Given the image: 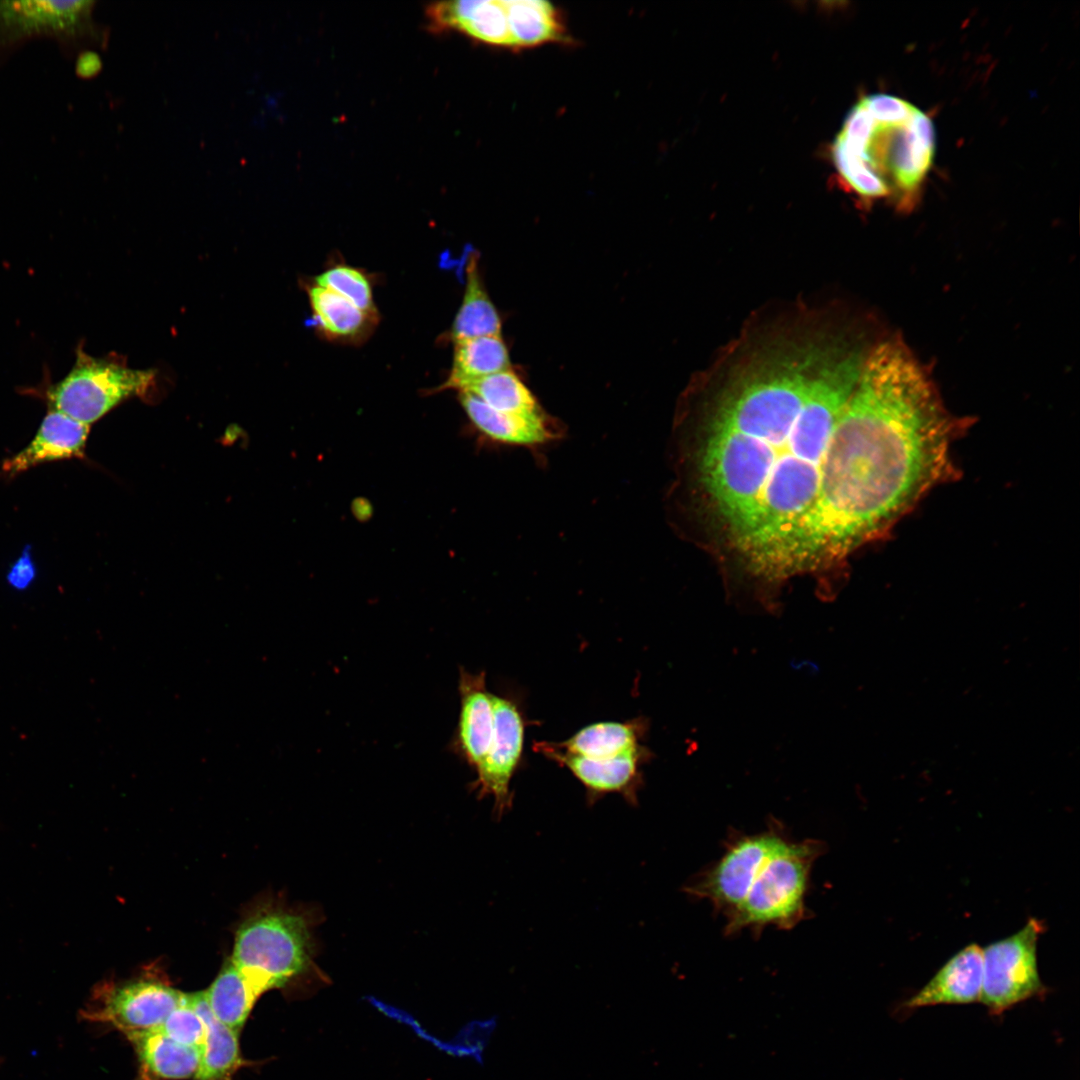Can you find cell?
Wrapping results in <instances>:
<instances>
[{"mask_svg":"<svg viewBox=\"0 0 1080 1080\" xmlns=\"http://www.w3.org/2000/svg\"><path fill=\"white\" fill-rule=\"evenodd\" d=\"M862 364L852 354L819 366L810 387L758 383L721 396L698 446L697 478L755 573L784 577Z\"/></svg>","mask_w":1080,"mask_h":1080,"instance_id":"obj_1","label":"cell"},{"mask_svg":"<svg viewBox=\"0 0 1080 1080\" xmlns=\"http://www.w3.org/2000/svg\"><path fill=\"white\" fill-rule=\"evenodd\" d=\"M954 428L907 347L891 340L875 348L838 421L817 502L790 551L791 571L841 559L944 480Z\"/></svg>","mask_w":1080,"mask_h":1080,"instance_id":"obj_2","label":"cell"},{"mask_svg":"<svg viewBox=\"0 0 1080 1080\" xmlns=\"http://www.w3.org/2000/svg\"><path fill=\"white\" fill-rule=\"evenodd\" d=\"M323 920L318 906L264 899L240 923L229 960L261 995L299 980L327 983L315 962V930Z\"/></svg>","mask_w":1080,"mask_h":1080,"instance_id":"obj_3","label":"cell"},{"mask_svg":"<svg viewBox=\"0 0 1080 1080\" xmlns=\"http://www.w3.org/2000/svg\"><path fill=\"white\" fill-rule=\"evenodd\" d=\"M871 115L864 141L848 148L849 155L877 183L883 197L893 196L910 206L926 177L935 153L930 118L911 103L886 94L861 100Z\"/></svg>","mask_w":1080,"mask_h":1080,"instance_id":"obj_4","label":"cell"},{"mask_svg":"<svg viewBox=\"0 0 1080 1080\" xmlns=\"http://www.w3.org/2000/svg\"><path fill=\"white\" fill-rule=\"evenodd\" d=\"M824 849L819 840L786 838L765 861L743 902L726 919V932H759L767 926L791 929L797 925L806 915L805 897L812 866Z\"/></svg>","mask_w":1080,"mask_h":1080,"instance_id":"obj_5","label":"cell"},{"mask_svg":"<svg viewBox=\"0 0 1080 1080\" xmlns=\"http://www.w3.org/2000/svg\"><path fill=\"white\" fill-rule=\"evenodd\" d=\"M70 372L47 392L49 409L91 425L119 403L147 394L156 371L133 369L115 355L96 358L80 347Z\"/></svg>","mask_w":1080,"mask_h":1080,"instance_id":"obj_6","label":"cell"},{"mask_svg":"<svg viewBox=\"0 0 1080 1080\" xmlns=\"http://www.w3.org/2000/svg\"><path fill=\"white\" fill-rule=\"evenodd\" d=\"M1044 921L1031 917L1016 933L982 948L983 976L980 1002L993 1016L1046 994L1041 980L1037 945Z\"/></svg>","mask_w":1080,"mask_h":1080,"instance_id":"obj_7","label":"cell"},{"mask_svg":"<svg viewBox=\"0 0 1080 1080\" xmlns=\"http://www.w3.org/2000/svg\"><path fill=\"white\" fill-rule=\"evenodd\" d=\"M785 839L776 828L735 838L717 862L685 887L686 892L709 901L727 919L743 902L765 861Z\"/></svg>","mask_w":1080,"mask_h":1080,"instance_id":"obj_8","label":"cell"},{"mask_svg":"<svg viewBox=\"0 0 1080 1080\" xmlns=\"http://www.w3.org/2000/svg\"><path fill=\"white\" fill-rule=\"evenodd\" d=\"M494 730L488 752L476 768V778L470 788L482 799L493 798V814L500 819L513 806L511 783L519 770L525 729L528 725L519 697L513 694H492Z\"/></svg>","mask_w":1080,"mask_h":1080,"instance_id":"obj_9","label":"cell"},{"mask_svg":"<svg viewBox=\"0 0 1080 1080\" xmlns=\"http://www.w3.org/2000/svg\"><path fill=\"white\" fill-rule=\"evenodd\" d=\"M184 992L152 977L98 988L80 1017L107 1023L123 1034L159 1028L180 1004Z\"/></svg>","mask_w":1080,"mask_h":1080,"instance_id":"obj_10","label":"cell"},{"mask_svg":"<svg viewBox=\"0 0 1080 1080\" xmlns=\"http://www.w3.org/2000/svg\"><path fill=\"white\" fill-rule=\"evenodd\" d=\"M94 5V1H0V48L41 35L104 44L106 32L92 20Z\"/></svg>","mask_w":1080,"mask_h":1080,"instance_id":"obj_11","label":"cell"},{"mask_svg":"<svg viewBox=\"0 0 1080 1080\" xmlns=\"http://www.w3.org/2000/svg\"><path fill=\"white\" fill-rule=\"evenodd\" d=\"M535 752L566 768L584 787L585 798L592 806L609 794H619L631 806H637L644 786L642 767L655 757L646 746L609 759H589L567 753L553 742L533 743Z\"/></svg>","mask_w":1080,"mask_h":1080,"instance_id":"obj_12","label":"cell"},{"mask_svg":"<svg viewBox=\"0 0 1080 1080\" xmlns=\"http://www.w3.org/2000/svg\"><path fill=\"white\" fill-rule=\"evenodd\" d=\"M458 691L460 713L451 750L474 770L486 756L493 736L494 713L484 671L461 667Z\"/></svg>","mask_w":1080,"mask_h":1080,"instance_id":"obj_13","label":"cell"},{"mask_svg":"<svg viewBox=\"0 0 1080 1080\" xmlns=\"http://www.w3.org/2000/svg\"><path fill=\"white\" fill-rule=\"evenodd\" d=\"M983 976L982 948L972 943L954 954L936 974L902 1005L913 1010L934 1005L980 1001Z\"/></svg>","mask_w":1080,"mask_h":1080,"instance_id":"obj_14","label":"cell"},{"mask_svg":"<svg viewBox=\"0 0 1080 1080\" xmlns=\"http://www.w3.org/2000/svg\"><path fill=\"white\" fill-rule=\"evenodd\" d=\"M90 426L49 409L30 443L2 463V472L15 476L37 465L84 456Z\"/></svg>","mask_w":1080,"mask_h":1080,"instance_id":"obj_15","label":"cell"},{"mask_svg":"<svg viewBox=\"0 0 1080 1080\" xmlns=\"http://www.w3.org/2000/svg\"><path fill=\"white\" fill-rule=\"evenodd\" d=\"M434 30L458 29L485 43L511 48L505 0L439 2L426 10Z\"/></svg>","mask_w":1080,"mask_h":1080,"instance_id":"obj_16","label":"cell"},{"mask_svg":"<svg viewBox=\"0 0 1080 1080\" xmlns=\"http://www.w3.org/2000/svg\"><path fill=\"white\" fill-rule=\"evenodd\" d=\"M459 400L472 424L494 442L535 447L544 445L557 436L555 425L545 412L533 416L505 414L490 408L465 391L459 393Z\"/></svg>","mask_w":1080,"mask_h":1080,"instance_id":"obj_17","label":"cell"},{"mask_svg":"<svg viewBox=\"0 0 1080 1080\" xmlns=\"http://www.w3.org/2000/svg\"><path fill=\"white\" fill-rule=\"evenodd\" d=\"M649 728V719L644 716L622 722H597L583 727L570 738L553 744L570 754L589 759H609L643 745Z\"/></svg>","mask_w":1080,"mask_h":1080,"instance_id":"obj_18","label":"cell"},{"mask_svg":"<svg viewBox=\"0 0 1080 1080\" xmlns=\"http://www.w3.org/2000/svg\"><path fill=\"white\" fill-rule=\"evenodd\" d=\"M133 1045L144 1075L154 1080H181L194 1077L201 1048L180 1044L159 1029L125 1034Z\"/></svg>","mask_w":1080,"mask_h":1080,"instance_id":"obj_19","label":"cell"},{"mask_svg":"<svg viewBox=\"0 0 1080 1080\" xmlns=\"http://www.w3.org/2000/svg\"><path fill=\"white\" fill-rule=\"evenodd\" d=\"M189 1000L202 1017L206 1034L194 1080H232L242 1064L239 1033L215 1018L205 991L188 993Z\"/></svg>","mask_w":1080,"mask_h":1080,"instance_id":"obj_20","label":"cell"},{"mask_svg":"<svg viewBox=\"0 0 1080 1080\" xmlns=\"http://www.w3.org/2000/svg\"><path fill=\"white\" fill-rule=\"evenodd\" d=\"M449 376L439 390L459 392L477 380L511 369L510 357L501 335L456 341Z\"/></svg>","mask_w":1080,"mask_h":1080,"instance_id":"obj_21","label":"cell"},{"mask_svg":"<svg viewBox=\"0 0 1080 1080\" xmlns=\"http://www.w3.org/2000/svg\"><path fill=\"white\" fill-rule=\"evenodd\" d=\"M511 48H532L567 40L560 12L541 0H505Z\"/></svg>","mask_w":1080,"mask_h":1080,"instance_id":"obj_22","label":"cell"},{"mask_svg":"<svg viewBox=\"0 0 1080 1080\" xmlns=\"http://www.w3.org/2000/svg\"><path fill=\"white\" fill-rule=\"evenodd\" d=\"M205 995L215 1018L239 1033L261 993L228 959Z\"/></svg>","mask_w":1080,"mask_h":1080,"instance_id":"obj_23","label":"cell"},{"mask_svg":"<svg viewBox=\"0 0 1080 1080\" xmlns=\"http://www.w3.org/2000/svg\"><path fill=\"white\" fill-rule=\"evenodd\" d=\"M493 335H501V319L481 280L477 257L472 255L467 263L463 301L453 322L451 337L456 342Z\"/></svg>","mask_w":1080,"mask_h":1080,"instance_id":"obj_24","label":"cell"},{"mask_svg":"<svg viewBox=\"0 0 1080 1080\" xmlns=\"http://www.w3.org/2000/svg\"><path fill=\"white\" fill-rule=\"evenodd\" d=\"M308 297L313 317L320 331L336 340H353L368 329L374 316L368 315L347 299L317 284L309 287Z\"/></svg>","mask_w":1080,"mask_h":1080,"instance_id":"obj_25","label":"cell"},{"mask_svg":"<svg viewBox=\"0 0 1080 1080\" xmlns=\"http://www.w3.org/2000/svg\"><path fill=\"white\" fill-rule=\"evenodd\" d=\"M463 391L505 414L533 416L544 412L529 388L511 369L477 380Z\"/></svg>","mask_w":1080,"mask_h":1080,"instance_id":"obj_26","label":"cell"},{"mask_svg":"<svg viewBox=\"0 0 1080 1080\" xmlns=\"http://www.w3.org/2000/svg\"><path fill=\"white\" fill-rule=\"evenodd\" d=\"M315 284L333 291L366 314L375 317L369 281L359 270L347 265H336L321 273L316 278Z\"/></svg>","mask_w":1080,"mask_h":1080,"instance_id":"obj_27","label":"cell"},{"mask_svg":"<svg viewBox=\"0 0 1080 1080\" xmlns=\"http://www.w3.org/2000/svg\"><path fill=\"white\" fill-rule=\"evenodd\" d=\"M157 1029L180 1044L197 1048L202 1047L206 1034L205 1023L192 1006L188 993L183 994L180 1004Z\"/></svg>","mask_w":1080,"mask_h":1080,"instance_id":"obj_28","label":"cell"},{"mask_svg":"<svg viewBox=\"0 0 1080 1080\" xmlns=\"http://www.w3.org/2000/svg\"><path fill=\"white\" fill-rule=\"evenodd\" d=\"M36 566L32 559L30 547L27 546L21 556L13 563L7 574V580L11 586L22 590L27 588L36 577Z\"/></svg>","mask_w":1080,"mask_h":1080,"instance_id":"obj_29","label":"cell"},{"mask_svg":"<svg viewBox=\"0 0 1080 1080\" xmlns=\"http://www.w3.org/2000/svg\"><path fill=\"white\" fill-rule=\"evenodd\" d=\"M102 69L100 56L91 50L82 52L76 63V71L82 78H92Z\"/></svg>","mask_w":1080,"mask_h":1080,"instance_id":"obj_30","label":"cell"}]
</instances>
